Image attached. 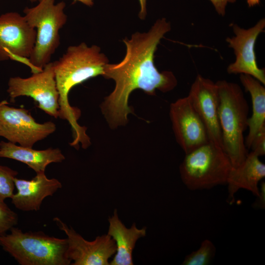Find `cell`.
<instances>
[{"label":"cell","mask_w":265,"mask_h":265,"mask_svg":"<svg viewBox=\"0 0 265 265\" xmlns=\"http://www.w3.org/2000/svg\"><path fill=\"white\" fill-rule=\"evenodd\" d=\"M36 38V30L24 16L15 12L0 15V61H19L31 68L29 58Z\"/></svg>","instance_id":"9c48e42d"},{"label":"cell","mask_w":265,"mask_h":265,"mask_svg":"<svg viewBox=\"0 0 265 265\" xmlns=\"http://www.w3.org/2000/svg\"><path fill=\"white\" fill-rule=\"evenodd\" d=\"M259 195L257 199L252 204V207L256 209H264L265 208V183L262 181L259 188Z\"/></svg>","instance_id":"603a6c76"},{"label":"cell","mask_w":265,"mask_h":265,"mask_svg":"<svg viewBox=\"0 0 265 265\" xmlns=\"http://www.w3.org/2000/svg\"><path fill=\"white\" fill-rule=\"evenodd\" d=\"M57 89L59 94V117L66 120L70 125L73 140L70 145L79 149V144L86 149L90 145L86 128L78 122L80 110L72 106L68 100L71 89L86 80L104 74L108 59L96 45L88 47L82 42L69 46L58 60L53 62Z\"/></svg>","instance_id":"7a4b0ae2"},{"label":"cell","mask_w":265,"mask_h":265,"mask_svg":"<svg viewBox=\"0 0 265 265\" xmlns=\"http://www.w3.org/2000/svg\"><path fill=\"white\" fill-rule=\"evenodd\" d=\"M55 0H39L33 7H26L25 18L36 30V38L29 58L32 73L42 70L50 62L51 57L60 45L59 30L65 25L67 17L64 12L65 3L57 4Z\"/></svg>","instance_id":"5b68a950"},{"label":"cell","mask_w":265,"mask_h":265,"mask_svg":"<svg viewBox=\"0 0 265 265\" xmlns=\"http://www.w3.org/2000/svg\"><path fill=\"white\" fill-rule=\"evenodd\" d=\"M265 177V164L252 151L248 153L244 161L238 167L232 168L227 181L228 201L232 204L234 195L239 189H246L255 196L259 194V183Z\"/></svg>","instance_id":"9a60e30c"},{"label":"cell","mask_w":265,"mask_h":265,"mask_svg":"<svg viewBox=\"0 0 265 265\" xmlns=\"http://www.w3.org/2000/svg\"><path fill=\"white\" fill-rule=\"evenodd\" d=\"M18 222V216L5 203L0 202V236L7 233Z\"/></svg>","instance_id":"44dd1931"},{"label":"cell","mask_w":265,"mask_h":265,"mask_svg":"<svg viewBox=\"0 0 265 265\" xmlns=\"http://www.w3.org/2000/svg\"><path fill=\"white\" fill-rule=\"evenodd\" d=\"M239 79L252 101V113L248 119L249 132L245 140L246 147L249 149L255 135L265 127V88L261 82L251 76L240 74Z\"/></svg>","instance_id":"ac0fdd59"},{"label":"cell","mask_w":265,"mask_h":265,"mask_svg":"<svg viewBox=\"0 0 265 265\" xmlns=\"http://www.w3.org/2000/svg\"><path fill=\"white\" fill-rule=\"evenodd\" d=\"M216 248L213 243L209 239L202 241L200 247L187 255L182 265H207L213 258Z\"/></svg>","instance_id":"d6986e66"},{"label":"cell","mask_w":265,"mask_h":265,"mask_svg":"<svg viewBox=\"0 0 265 265\" xmlns=\"http://www.w3.org/2000/svg\"><path fill=\"white\" fill-rule=\"evenodd\" d=\"M53 220L67 236V254L71 265H109V259L116 251L115 241L109 235L98 236L88 241L59 218L55 217Z\"/></svg>","instance_id":"30bf717a"},{"label":"cell","mask_w":265,"mask_h":265,"mask_svg":"<svg viewBox=\"0 0 265 265\" xmlns=\"http://www.w3.org/2000/svg\"><path fill=\"white\" fill-rule=\"evenodd\" d=\"M76 1H80L83 4L88 6H92L94 4V0H74Z\"/></svg>","instance_id":"484cf974"},{"label":"cell","mask_w":265,"mask_h":265,"mask_svg":"<svg viewBox=\"0 0 265 265\" xmlns=\"http://www.w3.org/2000/svg\"><path fill=\"white\" fill-rule=\"evenodd\" d=\"M7 92L12 103L17 97H29L38 103L37 107L45 113L55 118L59 117V94L53 62L28 78L11 77Z\"/></svg>","instance_id":"ba28073f"},{"label":"cell","mask_w":265,"mask_h":265,"mask_svg":"<svg viewBox=\"0 0 265 265\" xmlns=\"http://www.w3.org/2000/svg\"><path fill=\"white\" fill-rule=\"evenodd\" d=\"M0 245L21 265H69L67 238L42 231L24 232L12 227L0 236Z\"/></svg>","instance_id":"277c9868"},{"label":"cell","mask_w":265,"mask_h":265,"mask_svg":"<svg viewBox=\"0 0 265 265\" xmlns=\"http://www.w3.org/2000/svg\"><path fill=\"white\" fill-rule=\"evenodd\" d=\"M31 2H34L36 1V0H30Z\"/></svg>","instance_id":"83f0119b"},{"label":"cell","mask_w":265,"mask_h":265,"mask_svg":"<svg viewBox=\"0 0 265 265\" xmlns=\"http://www.w3.org/2000/svg\"><path fill=\"white\" fill-rule=\"evenodd\" d=\"M232 168L223 149L209 141L186 154L179 170L185 186L194 190L226 185Z\"/></svg>","instance_id":"8992f818"},{"label":"cell","mask_w":265,"mask_h":265,"mask_svg":"<svg viewBox=\"0 0 265 265\" xmlns=\"http://www.w3.org/2000/svg\"><path fill=\"white\" fill-rule=\"evenodd\" d=\"M170 29V23L165 18L158 19L148 32H136L130 39L123 40L126 53L121 61L105 65L103 76L113 80L115 83L113 91L101 105L102 112L111 128L127 123L128 114L132 112L128 100L135 89L153 95L156 90L166 92L177 85L173 73L159 72L154 61L158 44Z\"/></svg>","instance_id":"6da1fadb"},{"label":"cell","mask_w":265,"mask_h":265,"mask_svg":"<svg viewBox=\"0 0 265 265\" xmlns=\"http://www.w3.org/2000/svg\"><path fill=\"white\" fill-rule=\"evenodd\" d=\"M170 116L176 141L186 154L209 141L204 124L188 96L171 104Z\"/></svg>","instance_id":"7c38bea8"},{"label":"cell","mask_w":265,"mask_h":265,"mask_svg":"<svg viewBox=\"0 0 265 265\" xmlns=\"http://www.w3.org/2000/svg\"><path fill=\"white\" fill-rule=\"evenodd\" d=\"M109 226L107 234L114 240L116 251L110 265H132V252L136 241L146 234V228H138L135 223L127 228L119 219L117 210L108 219Z\"/></svg>","instance_id":"2e32d148"},{"label":"cell","mask_w":265,"mask_h":265,"mask_svg":"<svg viewBox=\"0 0 265 265\" xmlns=\"http://www.w3.org/2000/svg\"><path fill=\"white\" fill-rule=\"evenodd\" d=\"M250 148L252 149V151L259 157L265 154V127L255 135Z\"/></svg>","instance_id":"7402d4cb"},{"label":"cell","mask_w":265,"mask_h":265,"mask_svg":"<svg viewBox=\"0 0 265 265\" xmlns=\"http://www.w3.org/2000/svg\"><path fill=\"white\" fill-rule=\"evenodd\" d=\"M216 83L222 148L235 168L244 161L248 154L243 133L247 127L249 106L238 84L225 80Z\"/></svg>","instance_id":"3957f363"},{"label":"cell","mask_w":265,"mask_h":265,"mask_svg":"<svg viewBox=\"0 0 265 265\" xmlns=\"http://www.w3.org/2000/svg\"><path fill=\"white\" fill-rule=\"evenodd\" d=\"M0 157L23 162L36 173L45 172L47 166L50 164L61 162L65 159L58 148L37 150L3 141L0 142Z\"/></svg>","instance_id":"e0dca14e"},{"label":"cell","mask_w":265,"mask_h":265,"mask_svg":"<svg viewBox=\"0 0 265 265\" xmlns=\"http://www.w3.org/2000/svg\"><path fill=\"white\" fill-rule=\"evenodd\" d=\"M140 5V10L138 16L140 19L144 20L147 14L146 1L147 0H138Z\"/></svg>","instance_id":"d4e9b609"},{"label":"cell","mask_w":265,"mask_h":265,"mask_svg":"<svg viewBox=\"0 0 265 265\" xmlns=\"http://www.w3.org/2000/svg\"><path fill=\"white\" fill-rule=\"evenodd\" d=\"M249 6L252 7L259 4L260 0H246Z\"/></svg>","instance_id":"4316f807"},{"label":"cell","mask_w":265,"mask_h":265,"mask_svg":"<svg viewBox=\"0 0 265 265\" xmlns=\"http://www.w3.org/2000/svg\"><path fill=\"white\" fill-rule=\"evenodd\" d=\"M236 0H210L217 13L221 16L225 14L226 7L229 3H234Z\"/></svg>","instance_id":"cb8c5ba5"},{"label":"cell","mask_w":265,"mask_h":265,"mask_svg":"<svg viewBox=\"0 0 265 265\" xmlns=\"http://www.w3.org/2000/svg\"><path fill=\"white\" fill-rule=\"evenodd\" d=\"M18 174L17 171L0 165V202L12 197L15 188L14 179Z\"/></svg>","instance_id":"ffe728a7"},{"label":"cell","mask_w":265,"mask_h":265,"mask_svg":"<svg viewBox=\"0 0 265 265\" xmlns=\"http://www.w3.org/2000/svg\"><path fill=\"white\" fill-rule=\"evenodd\" d=\"M265 27L264 18L248 29L236 24L233 26L235 35L228 37L226 41L229 47L234 50L236 59L227 67L229 74L248 75L265 84V71L258 66L254 51L257 39Z\"/></svg>","instance_id":"8fae6325"},{"label":"cell","mask_w":265,"mask_h":265,"mask_svg":"<svg viewBox=\"0 0 265 265\" xmlns=\"http://www.w3.org/2000/svg\"><path fill=\"white\" fill-rule=\"evenodd\" d=\"M188 97L204 124L209 141L222 148L218 117V89L216 83L198 75L191 86Z\"/></svg>","instance_id":"4fadbf2b"},{"label":"cell","mask_w":265,"mask_h":265,"mask_svg":"<svg viewBox=\"0 0 265 265\" xmlns=\"http://www.w3.org/2000/svg\"><path fill=\"white\" fill-rule=\"evenodd\" d=\"M14 183L17 192L11 198L12 203L16 209L25 212L38 211L46 198L62 188L58 180L48 178L45 172L36 173L30 180L16 177Z\"/></svg>","instance_id":"5bb4252c"},{"label":"cell","mask_w":265,"mask_h":265,"mask_svg":"<svg viewBox=\"0 0 265 265\" xmlns=\"http://www.w3.org/2000/svg\"><path fill=\"white\" fill-rule=\"evenodd\" d=\"M7 101L0 102V137L23 147L32 148L38 141L56 130L52 121L37 122L28 110L8 106Z\"/></svg>","instance_id":"52a82bcc"}]
</instances>
